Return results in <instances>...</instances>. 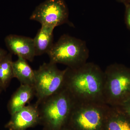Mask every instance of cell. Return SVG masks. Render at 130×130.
<instances>
[{
	"label": "cell",
	"mask_w": 130,
	"mask_h": 130,
	"mask_svg": "<svg viewBox=\"0 0 130 130\" xmlns=\"http://www.w3.org/2000/svg\"><path fill=\"white\" fill-rule=\"evenodd\" d=\"M110 108L102 103L76 102L66 127L71 130H103Z\"/></svg>",
	"instance_id": "obj_4"
},
{
	"label": "cell",
	"mask_w": 130,
	"mask_h": 130,
	"mask_svg": "<svg viewBox=\"0 0 130 130\" xmlns=\"http://www.w3.org/2000/svg\"><path fill=\"white\" fill-rule=\"evenodd\" d=\"M116 1L119 2L123 3L125 5V4L128 3L129 0H116Z\"/></svg>",
	"instance_id": "obj_18"
},
{
	"label": "cell",
	"mask_w": 130,
	"mask_h": 130,
	"mask_svg": "<svg viewBox=\"0 0 130 130\" xmlns=\"http://www.w3.org/2000/svg\"><path fill=\"white\" fill-rule=\"evenodd\" d=\"M66 71V69L59 70L56 64L50 62L43 63L37 70H34L37 105L39 106L47 98L64 88Z\"/></svg>",
	"instance_id": "obj_6"
},
{
	"label": "cell",
	"mask_w": 130,
	"mask_h": 130,
	"mask_svg": "<svg viewBox=\"0 0 130 130\" xmlns=\"http://www.w3.org/2000/svg\"><path fill=\"white\" fill-rule=\"evenodd\" d=\"M104 72L105 103L111 106H119L130 97V68L113 63L108 66Z\"/></svg>",
	"instance_id": "obj_5"
},
{
	"label": "cell",
	"mask_w": 130,
	"mask_h": 130,
	"mask_svg": "<svg viewBox=\"0 0 130 130\" xmlns=\"http://www.w3.org/2000/svg\"><path fill=\"white\" fill-rule=\"evenodd\" d=\"M119 107L130 117V97L124 101Z\"/></svg>",
	"instance_id": "obj_16"
},
{
	"label": "cell",
	"mask_w": 130,
	"mask_h": 130,
	"mask_svg": "<svg viewBox=\"0 0 130 130\" xmlns=\"http://www.w3.org/2000/svg\"><path fill=\"white\" fill-rule=\"evenodd\" d=\"M8 54L7 52L5 50L0 48V61Z\"/></svg>",
	"instance_id": "obj_17"
},
{
	"label": "cell",
	"mask_w": 130,
	"mask_h": 130,
	"mask_svg": "<svg viewBox=\"0 0 130 130\" xmlns=\"http://www.w3.org/2000/svg\"><path fill=\"white\" fill-rule=\"evenodd\" d=\"M36 95L34 86L21 84L13 93L7 105V109L10 115L13 114L26 106Z\"/></svg>",
	"instance_id": "obj_10"
},
{
	"label": "cell",
	"mask_w": 130,
	"mask_h": 130,
	"mask_svg": "<svg viewBox=\"0 0 130 130\" xmlns=\"http://www.w3.org/2000/svg\"><path fill=\"white\" fill-rule=\"evenodd\" d=\"M62 130H71L70 129H69V128H67V127H66V128H64V129H63Z\"/></svg>",
	"instance_id": "obj_19"
},
{
	"label": "cell",
	"mask_w": 130,
	"mask_h": 130,
	"mask_svg": "<svg viewBox=\"0 0 130 130\" xmlns=\"http://www.w3.org/2000/svg\"><path fill=\"white\" fill-rule=\"evenodd\" d=\"M125 5V21L126 27L130 30V4L126 3Z\"/></svg>",
	"instance_id": "obj_15"
},
{
	"label": "cell",
	"mask_w": 130,
	"mask_h": 130,
	"mask_svg": "<svg viewBox=\"0 0 130 130\" xmlns=\"http://www.w3.org/2000/svg\"><path fill=\"white\" fill-rule=\"evenodd\" d=\"M5 41L9 53L32 62L36 56L33 38L15 35H8Z\"/></svg>",
	"instance_id": "obj_9"
},
{
	"label": "cell",
	"mask_w": 130,
	"mask_h": 130,
	"mask_svg": "<svg viewBox=\"0 0 130 130\" xmlns=\"http://www.w3.org/2000/svg\"><path fill=\"white\" fill-rule=\"evenodd\" d=\"M65 88L76 102L102 103L104 99L105 72L92 62L66 68Z\"/></svg>",
	"instance_id": "obj_1"
},
{
	"label": "cell",
	"mask_w": 130,
	"mask_h": 130,
	"mask_svg": "<svg viewBox=\"0 0 130 130\" xmlns=\"http://www.w3.org/2000/svg\"><path fill=\"white\" fill-rule=\"evenodd\" d=\"M12 54L8 53L0 61V88L6 90L14 78Z\"/></svg>",
	"instance_id": "obj_14"
},
{
	"label": "cell",
	"mask_w": 130,
	"mask_h": 130,
	"mask_svg": "<svg viewBox=\"0 0 130 130\" xmlns=\"http://www.w3.org/2000/svg\"><path fill=\"white\" fill-rule=\"evenodd\" d=\"M103 130H130V117L119 107L111 106Z\"/></svg>",
	"instance_id": "obj_11"
},
{
	"label": "cell",
	"mask_w": 130,
	"mask_h": 130,
	"mask_svg": "<svg viewBox=\"0 0 130 130\" xmlns=\"http://www.w3.org/2000/svg\"><path fill=\"white\" fill-rule=\"evenodd\" d=\"M69 14L64 0H46L36 7L30 19L55 28L69 23Z\"/></svg>",
	"instance_id": "obj_7"
},
{
	"label": "cell",
	"mask_w": 130,
	"mask_h": 130,
	"mask_svg": "<svg viewBox=\"0 0 130 130\" xmlns=\"http://www.w3.org/2000/svg\"><path fill=\"white\" fill-rule=\"evenodd\" d=\"M54 28L41 25L37 34L33 38L36 56L47 54L54 44L53 31Z\"/></svg>",
	"instance_id": "obj_12"
},
{
	"label": "cell",
	"mask_w": 130,
	"mask_h": 130,
	"mask_svg": "<svg viewBox=\"0 0 130 130\" xmlns=\"http://www.w3.org/2000/svg\"><path fill=\"white\" fill-rule=\"evenodd\" d=\"M2 91L3 90L1 88H0V95H1V93Z\"/></svg>",
	"instance_id": "obj_20"
},
{
	"label": "cell",
	"mask_w": 130,
	"mask_h": 130,
	"mask_svg": "<svg viewBox=\"0 0 130 130\" xmlns=\"http://www.w3.org/2000/svg\"><path fill=\"white\" fill-rule=\"evenodd\" d=\"M47 54L50 62L75 68L87 62L89 51L85 41L63 35L54 43Z\"/></svg>",
	"instance_id": "obj_3"
},
{
	"label": "cell",
	"mask_w": 130,
	"mask_h": 130,
	"mask_svg": "<svg viewBox=\"0 0 130 130\" xmlns=\"http://www.w3.org/2000/svg\"><path fill=\"white\" fill-rule=\"evenodd\" d=\"M11 116L5 125L8 130H26L40 125L39 107L36 103L26 106Z\"/></svg>",
	"instance_id": "obj_8"
},
{
	"label": "cell",
	"mask_w": 130,
	"mask_h": 130,
	"mask_svg": "<svg viewBox=\"0 0 130 130\" xmlns=\"http://www.w3.org/2000/svg\"><path fill=\"white\" fill-rule=\"evenodd\" d=\"M129 3V4H130V0H129V2H128V3Z\"/></svg>",
	"instance_id": "obj_21"
},
{
	"label": "cell",
	"mask_w": 130,
	"mask_h": 130,
	"mask_svg": "<svg viewBox=\"0 0 130 130\" xmlns=\"http://www.w3.org/2000/svg\"><path fill=\"white\" fill-rule=\"evenodd\" d=\"M76 102L65 87L44 100L38 106L40 125L43 130H62L66 127Z\"/></svg>",
	"instance_id": "obj_2"
},
{
	"label": "cell",
	"mask_w": 130,
	"mask_h": 130,
	"mask_svg": "<svg viewBox=\"0 0 130 130\" xmlns=\"http://www.w3.org/2000/svg\"><path fill=\"white\" fill-rule=\"evenodd\" d=\"M13 74L21 84L27 85L34 87L35 74L34 70L28 64L27 60L20 56L13 62Z\"/></svg>",
	"instance_id": "obj_13"
}]
</instances>
